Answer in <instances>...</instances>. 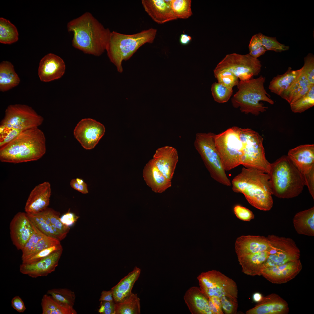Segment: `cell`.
Listing matches in <instances>:
<instances>
[{
    "label": "cell",
    "instance_id": "1",
    "mask_svg": "<svg viewBox=\"0 0 314 314\" xmlns=\"http://www.w3.org/2000/svg\"><path fill=\"white\" fill-rule=\"evenodd\" d=\"M73 34L72 46L85 53L96 56L106 50L111 31L105 28L90 13L86 12L67 24Z\"/></svg>",
    "mask_w": 314,
    "mask_h": 314
},
{
    "label": "cell",
    "instance_id": "2",
    "mask_svg": "<svg viewBox=\"0 0 314 314\" xmlns=\"http://www.w3.org/2000/svg\"><path fill=\"white\" fill-rule=\"evenodd\" d=\"M231 183L233 191L243 194L253 207L264 211L269 210L272 207V194L267 174L255 169L244 167Z\"/></svg>",
    "mask_w": 314,
    "mask_h": 314
},
{
    "label": "cell",
    "instance_id": "3",
    "mask_svg": "<svg viewBox=\"0 0 314 314\" xmlns=\"http://www.w3.org/2000/svg\"><path fill=\"white\" fill-rule=\"evenodd\" d=\"M46 138L38 127L21 132L11 141L0 147V160L17 163L36 161L46 152Z\"/></svg>",
    "mask_w": 314,
    "mask_h": 314
},
{
    "label": "cell",
    "instance_id": "4",
    "mask_svg": "<svg viewBox=\"0 0 314 314\" xmlns=\"http://www.w3.org/2000/svg\"><path fill=\"white\" fill-rule=\"evenodd\" d=\"M267 174L272 195L279 198L297 197L306 185L303 175L287 155L283 156L270 163Z\"/></svg>",
    "mask_w": 314,
    "mask_h": 314
},
{
    "label": "cell",
    "instance_id": "5",
    "mask_svg": "<svg viewBox=\"0 0 314 314\" xmlns=\"http://www.w3.org/2000/svg\"><path fill=\"white\" fill-rule=\"evenodd\" d=\"M157 32L156 29L152 28L131 34L111 32L106 50L119 72L123 71V61L129 59L143 45L153 43Z\"/></svg>",
    "mask_w": 314,
    "mask_h": 314
},
{
    "label": "cell",
    "instance_id": "6",
    "mask_svg": "<svg viewBox=\"0 0 314 314\" xmlns=\"http://www.w3.org/2000/svg\"><path fill=\"white\" fill-rule=\"evenodd\" d=\"M265 78L261 75L256 78L239 81L238 91L231 98L233 107L239 108L242 113H251L255 116L266 111L268 107L260 102L263 101L271 105L274 101L266 91L264 84Z\"/></svg>",
    "mask_w": 314,
    "mask_h": 314
},
{
    "label": "cell",
    "instance_id": "7",
    "mask_svg": "<svg viewBox=\"0 0 314 314\" xmlns=\"http://www.w3.org/2000/svg\"><path fill=\"white\" fill-rule=\"evenodd\" d=\"M239 135L242 146L240 165L268 174L271 163L265 156L262 137L249 128H239Z\"/></svg>",
    "mask_w": 314,
    "mask_h": 314
},
{
    "label": "cell",
    "instance_id": "8",
    "mask_svg": "<svg viewBox=\"0 0 314 314\" xmlns=\"http://www.w3.org/2000/svg\"><path fill=\"white\" fill-rule=\"evenodd\" d=\"M215 134L212 132L196 134L195 147L200 155L211 177L224 185L230 186L228 177L215 143Z\"/></svg>",
    "mask_w": 314,
    "mask_h": 314
},
{
    "label": "cell",
    "instance_id": "9",
    "mask_svg": "<svg viewBox=\"0 0 314 314\" xmlns=\"http://www.w3.org/2000/svg\"><path fill=\"white\" fill-rule=\"evenodd\" d=\"M44 118L31 107L24 104H11L6 110L0 123V132L15 131L20 132L28 129L38 127Z\"/></svg>",
    "mask_w": 314,
    "mask_h": 314
},
{
    "label": "cell",
    "instance_id": "10",
    "mask_svg": "<svg viewBox=\"0 0 314 314\" xmlns=\"http://www.w3.org/2000/svg\"><path fill=\"white\" fill-rule=\"evenodd\" d=\"M215 146L225 171H228L240 165L242 144L239 128H229L215 136Z\"/></svg>",
    "mask_w": 314,
    "mask_h": 314
},
{
    "label": "cell",
    "instance_id": "11",
    "mask_svg": "<svg viewBox=\"0 0 314 314\" xmlns=\"http://www.w3.org/2000/svg\"><path fill=\"white\" fill-rule=\"evenodd\" d=\"M197 279L201 291L208 299L216 297L220 299L224 296L238 298L236 283L219 271L212 270L202 272Z\"/></svg>",
    "mask_w": 314,
    "mask_h": 314
},
{
    "label": "cell",
    "instance_id": "12",
    "mask_svg": "<svg viewBox=\"0 0 314 314\" xmlns=\"http://www.w3.org/2000/svg\"><path fill=\"white\" fill-rule=\"evenodd\" d=\"M267 237L269 241V255L263 270L300 259V251L292 239L273 235Z\"/></svg>",
    "mask_w": 314,
    "mask_h": 314
},
{
    "label": "cell",
    "instance_id": "13",
    "mask_svg": "<svg viewBox=\"0 0 314 314\" xmlns=\"http://www.w3.org/2000/svg\"><path fill=\"white\" fill-rule=\"evenodd\" d=\"M261 67V61L249 53L241 55L233 53L226 55L215 69L227 70L237 77L240 81H245L258 75Z\"/></svg>",
    "mask_w": 314,
    "mask_h": 314
},
{
    "label": "cell",
    "instance_id": "14",
    "mask_svg": "<svg viewBox=\"0 0 314 314\" xmlns=\"http://www.w3.org/2000/svg\"><path fill=\"white\" fill-rule=\"evenodd\" d=\"M105 132V128L103 124L91 118L81 120L74 131L75 138L87 150L94 148Z\"/></svg>",
    "mask_w": 314,
    "mask_h": 314
},
{
    "label": "cell",
    "instance_id": "15",
    "mask_svg": "<svg viewBox=\"0 0 314 314\" xmlns=\"http://www.w3.org/2000/svg\"><path fill=\"white\" fill-rule=\"evenodd\" d=\"M287 156L303 175L304 180L314 177V144L300 145L291 149Z\"/></svg>",
    "mask_w": 314,
    "mask_h": 314
},
{
    "label": "cell",
    "instance_id": "16",
    "mask_svg": "<svg viewBox=\"0 0 314 314\" xmlns=\"http://www.w3.org/2000/svg\"><path fill=\"white\" fill-rule=\"evenodd\" d=\"M10 234L13 244L22 250L30 239L33 231L31 222L26 213H17L10 224Z\"/></svg>",
    "mask_w": 314,
    "mask_h": 314
},
{
    "label": "cell",
    "instance_id": "17",
    "mask_svg": "<svg viewBox=\"0 0 314 314\" xmlns=\"http://www.w3.org/2000/svg\"><path fill=\"white\" fill-rule=\"evenodd\" d=\"M302 267L299 259L280 265L263 269L261 275L272 283L282 284L294 278L301 272Z\"/></svg>",
    "mask_w": 314,
    "mask_h": 314
},
{
    "label": "cell",
    "instance_id": "18",
    "mask_svg": "<svg viewBox=\"0 0 314 314\" xmlns=\"http://www.w3.org/2000/svg\"><path fill=\"white\" fill-rule=\"evenodd\" d=\"M63 249L55 251L47 257L30 263H22L19 271L33 278L47 276L54 271L57 266Z\"/></svg>",
    "mask_w": 314,
    "mask_h": 314
},
{
    "label": "cell",
    "instance_id": "19",
    "mask_svg": "<svg viewBox=\"0 0 314 314\" xmlns=\"http://www.w3.org/2000/svg\"><path fill=\"white\" fill-rule=\"evenodd\" d=\"M65 70V63L59 56L49 53L40 60L38 68V75L40 80L48 82L61 78Z\"/></svg>",
    "mask_w": 314,
    "mask_h": 314
},
{
    "label": "cell",
    "instance_id": "20",
    "mask_svg": "<svg viewBox=\"0 0 314 314\" xmlns=\"http://www.w3.org/2000/svg\"><path fill=\"white\" fill-rule=\"evenodd\" d=\"M152 159L160 171L166 178L171 181L179 160L176 149L169 146L158 148Z\"/></svg>",
    "mask_w": 314,
    "mask_h": 314
},
{
    "label": "cell",
    "instance_id": "21",
    "mask_svg": "<svg viewBox=\"0 0 314 314\" xmlns=\"http://www.w3.org/2000/svg\"><path fill=\"white\" fill-rule=\"evenodd\" d=\"M50 183L44 182L37 185L31 192L24 208L26 213H38L48 207L51 195Z\"/></svg>",
    "mask_w": 314,
    "mask_h": 314
},
{
    "label": "cell",
    "instance_id": "22",
    "mask_svg": "<svg viewBox=\"0 0 314 314\" xmlns=\"http://www.w3.org/2000/svg\"><path fill=\"white\" fill-rule=\"evenodd\" d=\"M31 222L33 231L28 241L21 250L22 261L45 248L60 244L58 239L45 234Z\"/></svg>",
    "mask_w": 314,
    "mask_h": 314
},
{
    "label": "cell",
    "instance_id": "23",
    "mask_svg": "<svg viewBox=\"0 0 314 314\" xmlns=\"http://www.w3.org/2000/svg\"><path fill=\"white\" fill-rule=\"evenodd\" d=\"M287 302L279 295L272 293L263 297L255 306L247 311V314H287Z\"/></svg>",
    "mask_w": 314,
    "mask_h": 314
},
{
    "label": "cell",
    "instance_id": "24",
    "mask_svg": "<svg viewBox=\"0 0 314 314\" xmlns=\"http://www.w3.org/2000/svg\"><path fill=\"white\" fill-rule=\"evenodd\" d=\"M170 0H142V6L148 15L156 22L162 24L177 19L170 4Z\"/></svg>",
    "mask_w": 314,
    "mask_h": 314
},
{
    "label": "cell",
    "instance_id": "25",
    "mask_svg": "<svg viewBox=\"0 0 314 314\" xmlns=\"http://www.w3.org/2000/svg\"><path fill=\"white\" fill-rule=\"evenodd\" d=\"M269 245L268 238L260 236H242L235 244L238 257L267 250Z\"/></svg>",
    "mask_w": 314,
    "mask_h": 314
},
{
    "label": "cell",
    "instance_id": "26",
    "mask_svg": "<svg viewBox=\"0 0 314 314\" xmlns=\"http://www.w3.org/2000/svg\"><path fill=\"white\" fill-rule=\"evenodd\" d=\"M143 176L147 184L156 193H162L172 185L171 181L166 178L160 171L152 159L144 167Z\"/></svg>",
    "mask_w": 314,
    "mask_h": 314
},
{
    "label": "cell",
    "instance_id": "27",
    "mask_svg": "<svg viewBox=\"0 0 314 314\" xmlns=\"http://www.w3.org/2000/svg\"><path fill=\"white\" fill-rule=\"evenodd\" d=\"M185 301L192 314H212L209 306L208 299L199 288L194 286L186 292Z\"/></svg>",
    "mask_w": 314,
    "mask_h": 314
},
{
    "label": "cell",
    "instance_id": "28",
    "mask_svg": "<svg viewBox=\"0 0 314 314\" xmlns=\"http://www.w3.org/2000/svg\"><path fill=\"white\" fill-rule=\"evenodd\" d=\"M268 255L267 249L238 257L242 272L251 276L261 275L263 265Z\"/></svg>",
    "mask_w": 314,
    "mask_h": 314
},
{
    "label": "cell",
    "instance_id": "29",
    "mask_svg": "<svg viewBox=\"0 0 314 314\" xmlns=\"http://www.w3.org/2000/svg\"><path fill=\"white\" fill-rule=\"evenodd\" d=\"M140 273V269L135 267L133 271L129 272L111 288L115 303L120 301L132 293V288L138 279Z\"/></svg>",
    "mask_w": 314,
    "mask_h": 314
},
{
    "label": "cell",
    "instance_id": "30",
    "mask_svg": "<svg viewBox=\"0 0 314 314\" xmlns=\"http://www.w3.org/2000/svg\"><path fill=\"white\" fill-rule=\"evenodd\" d=\"M302 68L293 70L289 67L283 74L278 75L270 81L268 88L270 92L281 96L298 78L302 71Z\"/></svg>",
    "mask_w": 314,
    "mask_h": 314
},
{
    "label": "cell",
    "instance_id": "31",
    "mask_svg": "<svg viewBox=\"0 0 314 314\" xmlns=\"http://www.w3.org/2000/svg\"><path fill=\"white\" fill-rule=\"evenodd\" d=\"M295 229L300 235L314 236V207L297 213L293 220Z\"/></svg>",
    "mask_w": 314,
    "mask_h": 314
},
{
    "label": "cell",
    "instance_id": "32",
    "mask_svg": "<svg viewBox=\"0 0 314 314\" xmlns=\"http://www.w3.org/2000/svg\"><path fill=\"white\" fill-rule=\"evenodd\" d=\"M302 69L298 78L281 96L290 104L305 95L313 85L310 83Z\"/></svg>",
    "mask_w": 314,
    "mask_h": 314
},
{
    "label": "cell",
    "instance_id": "33",
    "mask_svg": "<svg viewBox=\"0 0 314 314\" xmlns=\"http://www.w3.org/2000/svg\"><path fill=\"white\" fill-rule=\"evenodd\" d=\"M20 79L16 73L14 66L8 61L0 64V90L5 92L18 85Z\"/></svg>",
    "mask_w": 314,
    "mask_h": 314
},
{
    "label": "cell",
    "instance_id": "34",
    "mask_svg": "<svg viewBox=\"0 0 314 314\" xmlns=\"http://www.w3.org/2000/svg\"><path fill=\"white\" fill-rule=\"evenodd\" d=\"M140 299L132 292L120 301L115 303V314H140Z\"/></svg>",
    "mask_w": 314,
    "mask_h": 314
},
{
    "label": "cell",
    "instance_id": "35",
    "mask_svg": "<svg viewBox=\"0 0 314 314\" xmlns=\"http://www.w3.org/2000/svg\"><path fill=\"white\" fill-rule=\"evenodd\" d=\"M42 314H76L74 308H65L58 304L50 295H44L42 299Z\"/></svg>",
    "mask_w": 314,
    "mask_h": 314
},
{
    "label": "cell",
    "instance_id": "36",
    "mask_svg": "<svg viewBox=\"0 0 314 314\" xmlns=\"http://www.w3.org/2000/svg\"><path fill=\"white\" fill-rule=\"evenodd\" d=\"M47 294L62 306L68 308H73L76 295L71 290L67 288H54L48 290Z\"/></svg>",
    "mask_w": 314,
    "mask_h": 314
},
{
    "label": "cell",
    "instance_id": "37",
    "mask_svg": "<svg viewBox=\"0 0 314 314\" xmlns=\"http://www.w3.org/2000/svg\"><path fill=\"white\" fill-rule=\"evenodd\" d=\"M19 34L16 27L9 20L0 18V42L11 44L18 40Z\"/></svg>",
    "mask_w": 314,
    "mask_h": 314
},
{
    "label": "cell",
    "instance_id": "38",
    "mask_svg": "<svg viewBox=\"0 0 314 314\" xmlns=\"http://www.w3.org/2000/svg\"><path fill=\"white\" fill-rule=\"evenodd\" d=\"M40 213L45 218L54 230L64 239L69 233L70 228L61 222L60 213L48 207Z\"/></svg>",
    "mask_w": 314,
    "mask_h": 314
},
{
    "label": "cell",
    "instance_id": "39",
    "mask_svg": "<svg viewBox=\"0 0 314 314\" xmlns=\"http://www.w3.org/2000/svg\"><path fill=\"white\" fill-rule=\"evenodd\" d=\"M26 214L31 221L42 233L56 238L60 241L64 239L62 236L54 230L40 213L33 214Z\"/></svg>",
    "mask_w": 314,
    "mask_h": 314
},
{
    "label": "cell",
    "instance_id": "40",
    "mask_svg": "<svg viewBox=\"0 0 314 314\" xmlns=\"http://www.w3.org/2000/svg\"><path fill=\"white\" fill-rule=\"evenodd\" d=\"M191 2L190 0H171L170 1V4L177 19H187L192 14Z\"/></svg>",
    "mask_w": 314,
    "mask_h": 314
},
{
    "label": "cell",
    "instance_id": "41",
    "mask_svg": "<svg viewBox=\"0 0 314 314\" xmlns=\"http://www.w3.org/2000/svg\"><path fill=\"white\" fill-rule=\"evenodd\" d=\"M292 111L294 113H301L314 105V85L308 92L299 99L290 104Z\"/></svg>",
    "mask_w": 314,
    "mask_h": 314
},
{
    "label": "cell",
    "instance_id": "42",
    "mask_svg": "<svg viewBox=\"0 0 314 314\" xmlns=\"http://www.w3.org/2000/svg\"><path fill=\"white\" fill-rule=\"evenodd\" d=\"M214 73L218 83L228 88L233 89L239 84V78L229 71L225 69H215Z\"/></svg>",
    "mask_w": 314,
    "mask_h": 314
},
{
    "label": "cell",
    "instance_id": "43",
    "mask_svg": "<svg viewBox=\"0 0 314 314\" xmlns=\"http://www.w3.org/2000/svg\"><path fill=\"white\" fill-rule=\"evenodd\" d=\"M212 95L214 100L219 103L227 102L230 99L233 92V89L215 82L211 86Z\"/></svg>",
    "mask_w": 314,
    "mask_h": 314
},
{
    "label": "cell",
    "instance_id": "44",
    "mask_svg": "<svg viewBox=\"0 0 314 314\" xmlns=\"http://www.w3.org/2000/svg\"><path fill=\"white\" fill-rule=\"evenodd\" d=\"M258 34L261 40L263 45L267 50L281 52L288 50L289 49V46L279 42L275 37L267 36L261 33Z\"/></svg>",
    "mask_w": 314,
    "mask_h": 314
},
{
    "label": "cell",
    "instance_id": "45",
    "mask_svg": "<svg viewBox=\"0 0 314 314\" xmlns=\"http://www.w3.org/2000/svg\"><path fill=\"white\" fill-rule=\"evenodd\" d=\"M249 54L253 57L257 58L264 54L267 50L263 45L261 40L258 34L253 35L249 46Z\"/></svg>",
    "mask_w": 314,
    "mask_h": 314
},
{
    "label": "cell",
    "instance_id": "46",
    "mask_svg": "<svg viewBox=\"0 0 314 314\" xmlns=\"http://www.w3.org/2000/svg\"><path fill=\"white\" fill-rule=\"evenodd\" d=\"M63 249L61 244L45 248L22 261V263H30L47 257L53 252Z\"/></svg>",
    "mask_w": 314,
    "mask_h": 314
},
{
    "label": "cell",
    "instance_id": "47",
    "mask_svg": "<svg viewBox=\"0 0 314 314\" xmlns=\"http://www.w3.org/2000/svg\"><path fill=\"white\" fill-rule=\"evenodd\" d=\"M222 310L226 314H235L238 308L237 298L224 296L220 299Z\"/></svg>",
    "mask_w": 314,
    "mask_h": 314
},
{
    "label": "cell",
    "instance_id": "48",
    "mask_svg": "<svg viewBox=\"0 0 314 314\" xmlns=\"http://www.w3.org/2000/svg\"><path fill=\"white\" fill-rule=\"evenodd\" d=\"M304 64L302 68L309 82L311 85H314V56L309 53L304 59Z\"/></svg>",
    "mask_w": 314,
    "mask_h": 314
},
{
    "label": "cell",
    "instance_id": "49",
    "mask_svg": "<svg viewBox=\"0 0 314 314\" xmlns=\"http://www.w3.org/2000/svg\"><path fill=\"white\" fill-rule=\"evenodd\" d=\"M233 210L237 217L242 220L250 221L254 218V215L251 210L240 205L235 206Z\"/></svg>",
    "mask_w": 314,
    "mask_h": 314
},
{
    "label": "cell",
    "instance_id": "50",
    "mask_svg": "<svg viewBox=\"0 0 314 314\" xmlns=\"http://www.w3.org/2000/svg\"><path fill=\"white\" fill-rule=\"evenodd\" d=\"M115 305L114 301H101L98 312L101 314H115Z\"/></svg>",
    "mask_w": 314,
    "mask_h": 314
},
{
    "label": "cell",
    "instance_id": "51",
    "mask_svg": "<svg viewBox=\"0 0 314 314\" xmlns=\"http://www.w3.org/2000/svg\"><path fill=\"white\" fill-rule=\"evenodd\" d=\"M79 217L69 211L60 217L61 222L65 225L69 227L77 221Z\"/></svg>",
    "mask_w": 314,
    "mask_h": 314
},
{
    "label": "cell",
    "instance_id": "52",
    "mask_svg": "<svg viewBox=\"0 0 314 314\" xmlns=\"http://www.w3.org/2000/svg\"><path fill=\"white\" fill-rule=\"evenodd\" d=\"M11 304L13 308L19 313H23L26 309L23 301L18 296H15L12 299Z\"/></svg>",
    "mask_w": 314,
    "mask_h": 314
},
{
    "label": "cell",
    "instance_id": "53",
    "mask_svg": "<svg viewBox=\"0 0 314 314\" xmlns=\"http://www.w3.org/2000/svg\"><path fill=\"white\" fill-rule=\"evenodd\" d=\"M99 301H114L111 290L109 291L103 290L101 292Z\"/></svg>",
    "mask_w": 314,
    "mask_h": 314
},
{
    "label": "cell",
    "instance_id": "54",
    "mask_svg": "<svg viewBox=\"0 0 314 314\" xmlns=\"http://www.w3.org/2000/svg\"><path fill=\"white\" fill-rule=\"evenodd\" d=\"M192 40L191 36L188 34L183 33L181 35L179 39L180 43L183 45L188 44Z\"/></svg>",
    "mask_w": 314,
    "mask_h": 314
},
{
    "label": "cell",
    "instance_id": "55",
    "mask_svg": "<svg viewBox=\"0 0 314 314\" xmlns=\"http://www.w3.org/2000/svg\"><path fill=\"white\" fill-rule=\"evenodd\" d=\"M78 191L84 194L88 193V192L87 184L84 182L81 184H79Z\"/></svg>",
    "mask_w": 314,
    "mask_h": 314
},
{
    "label": "cell",
    "instance_id": "56",
    "mask_svg": "<svg viewBox=\"0 0 314 314\" xmlns=\"http://www.w3.org/2000/svg\"><path fill=\"white\" fill-rule=\"evenodd\" d=\"M263 297L261 293L256 292L253 295L252 299L254 302L258 303L262 300Z\"/></svg>",
    "mask_w": 314,
    "mask_h": 314
},
{
    "label": "cell",
    "instance_id": "57",
    "mask_svg": "<svg viewBox=\"0 0 314 314\" xmlns=\"http://www.w3.org/2000/svg\"><path fill=\"white\" fill-rule=\"evenodd\" d=\"M79 184L76 181V179H73L71 180L70 182L71 187L74 189L78 191Z\"/></svg>",
    "mask_w": 314,
    "mask_h": 314
},
{
    "label": "cell",
    "instance_id": "58",
    "mask_svg": "<svg viewBox=\"0 0 314 314\" xmlns=\"http://www.w3.org/2000/svg\"><path fill=\"white\" fill-rule=\"evenodd\" d=\"M76 180L78 183L79 184H81L84 182L83 179L79 178H77Z\"/></svg>",
    "mask_w": 314,
    "mask_h": 314
}]
</instances>
